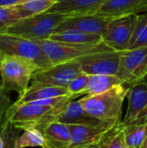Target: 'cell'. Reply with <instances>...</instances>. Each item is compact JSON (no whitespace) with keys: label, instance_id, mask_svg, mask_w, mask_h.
Returning a JSON list of instances; mask_svg holds the SVG:
<instances>
[{"label":"cell","instance_id":"30","mask_svg":"<svg viewBox=\"0 0 147 148\" xmlns=\"http://www.w3.org/2000/svg\"><path fill=\"white\" fill-rule=\"evenodd\" d=\"M29 0H0V7L16 6Z\"/></svg>","mask_w":147,"mask_h":148},{"label":"cell","instance_id":"19","mask_svg":"<svg viewBox=\"0 0 147 148\" xmlns=\"http://www.w3.org/2000/svg\"><path fill=\"white\" fill-rule=\"evenodd\" d=\"M124 84L116 75H89L88 83L83 95H96L105 92L115 86Z\"/></svg>","mask_w":147,"mask_h":148},{"label":"cell","instance_id":"34","mask_svg":"<svg viewBox=\"0 0 147 148\" xmlns=\"http://www.w3.org/2000/svg\"><path fill=\"white\" fill-rule=\"evenodd\" d=\"M1 59H2V56L0 55V62H1Z\"/></svg>","mask_w":147,"mask_h":148},{"label":"cell","instance_id":"31","mask_svg":"<svg viewBox=\"0 0 147 148\" xmlns=\"http://www.w3.org/2000/svg\"><path fill=\"white\" fill-rule=\"evenodd\" d=\"M3 144H4L3 139V137L0 135V148H3Z\"/></svg>","mask_w":147,"mask_h":148},{"label":"cell","instance_id":"16","mask_svg":"<svg viewBox=\"0 0 147 148\" xmlns=\"http://www.w3.org/2000/svg\"><path fill=\"white\" fill-rule=\"evenodd\" d=\"M56 121L70 126V125H78V126H103L109 125L100 121L88 114L82 108L79 101H72L68 104L65 109L60 114Z\"/></svg>","mask_w":147,"mask_h":148},{"label":"cell","instance_id":"11","mask_svg":"<svg viewBox=\"0 0 147 148\" xmlns=\"http://www.w3.org/2000/svg\"><path fill=\"white\" fill-rule=\"evenodd\" d=\"M117 127L113 125L103 126H68L71 134L69 148H96Z\"/></svg>","mask_w":147,"mask_h":148},{"label":"cell","instance_id":"2","mask_svg":"<svg viewBox=\"0 0 147 148\" xmlns=\"http://www.w3.org/2000/svg\"><path fill=\"white\" fill-rule=\"evenodd\" d=\"M67 106L51 108L31 103H12L7 109L5 118L9 123L21 131L35 128L41 132L49 124L56 121Z\"/></svg>","mask_w":147,"mask_h":148},{"label":"cell","instance_id":"18","mask_svg":"<svg viewBox=\"0 0 147 148\" xmlns=\"http://www.w3.org/2000/svg\"><path fill=\"white\" fill-rule=\"evenodd\" d=\"M68 95L66 88L57 87H34L28 88V89L22 95H20L15 104H26L41 100H46L49 98L59 97Z\"/></svg>","mask_w":147,"mask_h":148},{"label":"cell","instance_id":"27","mask_svg":"<svg viewBox=\"0 0 147 148\" xmlns=\"http://www.w3.org/2000/svg\"><path fill=\"white\" fill-rule=\"evenodd\" d=\"M89 80V75L85 73H81L77 76H75L67 86L68 95L71 97L72 100L83 95L84 91L87 88L88 83Z\"/></svg>","mask_w":147,"mask_h":148},{"label":"cell","instance_id":"10","mask_svg":"<svg viewBox=\"0 0 147 148\" xmlns=\"http://www.w3.org/2000/svg\"><path fill=\"white\" fill-rule=\"evenodd\" d=\"M128 105L120 124L124 127L137 126L147 122V79L129 87L126 95Z\"/></svg>","mask_w":147,"mask_h":148},{"label":"cell","instance_id":"22","mask_svg":"<svg viewBox=\"0 0 147 148\" xmlns=\"http://www.w3.org/2000/svg\"><path fill=\"white\" fill-rule=\"evenodd\" d=\"M56 0H29L19 5H16L22 18L29 17L36 14L47 12Z\"/></svg>","mask_w":147,"mask_h":148},{"label":"cell","instance_id":"32","mask_svg":"<svg viewBox=\"0 0 147 148\" xmlns=\"http://www.w3.org/2000/svg\"><path fill=\"white\" fill-rule=\"evenodd\" d=\"M144 147H147V138H146V140H145V142L142 144V146H141V147L140 148H144Z\"/></svg>","mask_w":147,"mask_h":148},{"label":"cell","instance_id":"20","mask_svg":"<svg viewBox=\"0 0 147 148\" xmlns=\"http://www.w3.org/2000/svg\"><path fill=\"white\" fill-rule=\"evenodd\" d=\"M49 40L75 44H88L98 43L101 42V36L97 35L87 34L78 30H66L58 33H53L49 36Z\"/></svg>","mask_w":147,"mask_h":148},{"label":"cell","instance_id":"29","mask_svg":"<svg viewBox=\"0 0 147 148\" xmlns=\"http://www.w3.org/2000/svg\"><path fill=\"white\" fill-rule=\"evenodd\" d=\"M11 101L9 92L0 90V134L3 131L6 123V112L8 108L11 105Z\"/></svg>","mask_w":147,"mask_h":148},{"label":"cell","instance_id":"25","mask_svg":"<svg viewBox=\"0 0 147 148\" xmlns=\"http://www.w3.org/2000/svg\"><path fill=\"white\" fill-rule=\"evenodd\" d=\"M124 127L120 123L96 148H125Z\"/></svg>","mask_w":147,"mask_h":148},{"label":"cell","instance_id":"14","mask_svg":"<svg viewBox=\"0 0 147 148\" xmlns=\"http://www.w3.org/2000/svg\"><path fill=\"white\" fill-rule=\"evenodd\" d=\"M147 11V0H107L98 9L95 15L113 19Z\"/></svg>","mask_w":147,"mask_h":148},{"label":"cell","instance_id":"15","mask_svg":"<svg viewBox=\"0 0 147 148\" xmlns=\"http://www.w3.org/2000/svg\"><path fill=\"white\" fill-rule=\"evenodd\" d=\"M107 0H56L47 12H56L68 16L95 14Z\"/></svg>","mask_w":147,"mask_h":148},{"label":"cell","instance_id":"9","mask_svg":"<svg viewBox=\"0 0 147 148\" xmlns=\"http://www.w3.org/2000/svg\"><path fill=\"white\" fill-rule=\"evenodd\" d=\"M137 15L110 19L107 30L102 36V42L114 51L128 49Z\"/></svg>","mask_w":147,"mask_h":148},{"label":"cell","instance_id":"8","mask_svg":"<svg viewBox=\"0 0 147 148\" xmlns=\"http://www.w3.org/2000/svg\"><path fill=\"white\" fill-rule=\"evenodd\" d=\"M116 75L129 87L146 79L147 46L120 52Z\"/></svg>","mask_w":147,"mask_h":148},{"label":"cell","instance_id":"13","mask_svg":"<svg viewBox=\"0 0 147 148\" xmlns=\"http://www.w3.org/2000/svg\"><path fill=\"white\" fill-rule=\"evenodd\" d=\"M110 19L93 15L68 16L55 29L54 33L66 30H78L87 34L97 35L102 37L105 34Z\"/></svg>","mask_w":147,"mask_h":148},{"label":"cell","instance_id":"1","mask_svg":"<svg viewBox=\"0 0 147 148\" xmlns=\"http://www.w3.org/2000/svg\"><path fill=\"white\" fill-rule=\"evenodd\" d=\"M128 90L129 87L118 85L100 94L86 95L78 101L86 113L93 118L116 126L121 121L122 107Z\"/></svg>","mask_w":147,"mask_h":148},{"label":"cell","instance_id":"33","mask_svg":"<svg viewBox=\"0 0 147 148\" xmlns=\"http://www.w3.org/2000/svg\"><path fill=\"white\" fill-rule=\"evenodd\" d=\"M125 148H135V147H127V146H126V147Z\"/></svg>","mask_w":147,"mask_h":148},{"label":"cell","instance_id":"5","mask_svg":"<svg viewBox=\"0 0 147 148\" xmlns=\"http://www.w3.org/2000/svg\"><path fill=\"white\" fill-rule=\"evenodd\" d=\"M0 55L22 58L42 69L52 65L49 57L36 42L5 32L0 33Z\"/></svg>","mask_w":147,"mask_h":148},{"label":"cell","instance_id":"17","mask_svg":"<svg viewBox=\"0 0 147 148\" xmlns=\"http://www.w3.org/2000/svg\"><path fill=\"white\" fill-rule=\"evenodd\" d=\"M44 143L42 148H69L71 134L68 125L54 121L41 131Z\"/></svg>","mask_w":147,"mask_h":148},{"label":"cell","instance_id":"3","mask_svg":"<svg viewBox=\"0 0 147 148\" xmlns=\"http://www.w3.org/2000/svg\"><path fill=\"white\" fill-rule=\"evenodd\" d=\"M68 16L56 12H43L20 19L5 30V33L32 41L49 39L55 29Z\"/></svg>","mask_w":147,"mask_h":148},{"label":"cell","instance_id":"4","mask_svg":"<svg viewBox=\"0 0 147 148\" xmlns=\"http://www.w3.org/2000/svg\"><path fill=\"white\" fill-rule=\"evenodd\" d=\"M36 69V66L22 58L3 56L0 62V90L16 91L19 95L23 94L28 89L32 75Z\"/></svg>","mask_w":147,"mask_h":148},{"label":"cell","instance_id":"23","mask_svg":"<svg viewBox=\"0 0 147 148\" xmlns=\"http://www.w3.org/2000/svg\"><path fill=\"white\" fill-rule=\"evenodd\" d=\"M126 146L140 148L147 138V122L124 127Z\"/></svg>","mask_w":147,"mask_h":148},{"label":"cell","instance_id":"26","mask_svg":"<svg viewBox=\"0 0 147 148\" xmlns=\"http://www.w3.org/2000/svg\"><path fill=\"white\" fill-rule=\"evenodd\" d=\"M20 19L23 18L16 6L0 7V33L5 32L7 28Z\"/></svg>","mask_w":147,"mask_h":148},{"label":"cell","instance_id":"28","mask_svg":"<svg viewBox=\"0 0 147 148\" xmlns=\"http://www.w3.org/2000/svg\"><path fill=\"white\" fill-rule=\"evenodd\" d=\"M21 130L14 127L10 123L6 121L3 131L0 134L4 141L3 148H16V140Z\"/></svg>","mask_w":147,"mask_h":148},{"label":"cell","instance_id":"21","mask_svg":"<svg viewBox=\"0 0 147 148\" xmlns=\"http://www.w3.org/2000/svg\"><path fill=\"white\" fill-rule=\"evenodd\" d=\"M147 46V11L138 14L128 49Z\"/></svg>","mask_w":147,"mask_h":148},{"label":"cell","instance_id":"36","mask_svg":"<svg viewBox=\"0 0 147 148\" xmlns=\"http://www.w3.org/2000/svg\"><path fill=\"white\" fill-rule=\"evenodd\" d=\"M146 79H147V78H146Z\"/></svg>","mask_w":147,"mask_h":148},{"label":"cell","instance_id":"35","mask_svg":"<svg viewBox=\"0 0 147 148\" xmlns=\"http://www.w3.org/2000/svg\"><path fill=\"white\" fill-rule=\"evenodd\" d=\"M144 148H147V147H144Z\"/></svg>","mask_w":147,"mask_h":148},{"label":"cell","instance_id":"6","mask_svg":"<svg viewBox=\"0 0 147 148\" xmlns=\"http://www.w3.org/2000/svg\"><path fill=\"white\" fill-rule=\"evenodd\" d=\"M36 42L45 52L52 64L76 61L89 55L113 50L102 41L98 43L88 44L59 42L49 39L39 40Z\"/></svg>","mask_w":147,"mask_h":148},{"label":"cell","instance_id":"12","mask_svg":"<svg viewBox=\"0 0 147 148\" xmlns=\"http://www.w3.org/2000/svg\"><path fill=\"white\" fill-rule=\"evenodd\" d=\"M120 52L111 50L95 53L76 60L80 62L81 71L88 75H116Z\"/></svg>","mask_w":147,"mask_h":148},{"label":"cell","instance_id":"24","mask_svg":"<svg viewBox=\"0 0 147 148\" xmlns=\"http://www.w3.org/2000/svg\"><path fill=\"white\" fill-rule=\"evenodd\" d=\"M44 143L42 133L35 128L24 130L21 136H18L16 140V148L36 147H42Z\"/></svg>","mask_w":147,"mask_h":148},{"label":"cell","instance_id":"7","mask_svg":"<svg viewBox=\"0 0 147 148\" xmlns=\"http://www.w3.org/2000/svg\"><path fill=\"white\" fill-rule=\"evenodd\" d=\"M81 73L82 71L78 61L52 64L48 68L36 69L29 88L42 86L67 88L68 83Z\"/></svg>","mask_w":147,"mask_h":148}]
</instances>
